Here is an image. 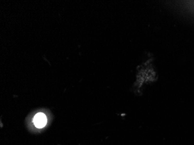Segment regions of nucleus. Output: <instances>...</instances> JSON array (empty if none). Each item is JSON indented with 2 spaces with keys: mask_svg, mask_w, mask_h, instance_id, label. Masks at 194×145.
Listing matches in <instances>:
<instances>
[{
  "mask_svg": "<svg viewBox=\"0 0 194 145\" xmlns=\"http://www.w3.org/2000/svg\"><path fill=\"white\" fill-rule=\"evenodd\" d=\"M33 122L35 127L39 128H41L46 125L47 119L44 113H39L34 116Z\"/></svg>",
  "mask_w": 194,
  "mask_h": 145,
  "instance_id": "1",
  "label": "nucleus"
}]
</instances>
